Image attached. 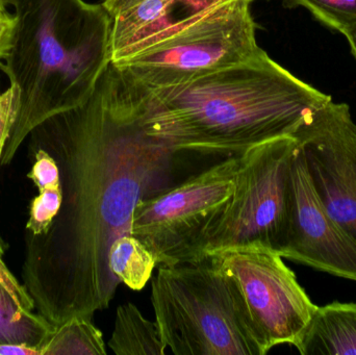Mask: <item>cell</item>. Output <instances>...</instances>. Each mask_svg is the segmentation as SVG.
Instances as JSON below:
<instances>
[{"label":"cell","mask_w":356,"mask_h":355,"mask_svg":"<svg viewBox=\"0 0 356 355\" xmlns=\"http://www.w3.org/2000/svg\"><path fill=\"white\" fill-rule=\"evenodd\" d=\"M104 76L85 104L29 135L31 149L56 160L62 183L47 233L25 236L21 270L35 312L52 327L108 308L120 285L108 267L111 246L131 235L136 206L168 188L172 172L175 152L106 97Z\"/></svg>","instance_id":"obj_1"},{"label":"cell","mask_w":356,"mask_h":355,"mask_svg":"<svg viewBox=\"0 0 356 355\" xmlns=\"http://www.w3.org/2000/svg\"><path fill=\"white\" fill-rule=\"evenodd\" d=\"M104 89L111 101L137 119L146 135L175 154L227 158L272 140L294 137L332 100L264 50L248 62L162 88L139 85L110 65Z\"/></svg>","instance_id":"obj_2"},{"label":"cell","mask_w":356,"mask_h":355,"mask_svg":"<svg viewBox=\"0 0 356 355\" xmlns=\"http://www.w3.org/2000/svg\"><path fill=\"white\" fill-rule=\"evenodd\" d=\"M12 47L0 69L18 92L2 165L46 119L85 104L111 65V16L83 0H13Z\"/></svg>","instance_id":"obj_3"},{"label":"cell","mask_w":356,"mask_h":355,"mask_svg":"<svg viewBox=\"0 0 356 355\" xmlns=\"http://www.w3.org/2000/svg\"><path fill=\"white\" fill-rule=\"evenodd\" d=\"M152 302L175 355H264L229 283L209 258L159 267Z\"/></svg>","instance_id":"obj_4"},{"label":"cell","mask_w":356,"mask_h":355,"mask_svg":"<svg viewBox=\"0 0 356 355\" xmlns=\"http://www.w3.org/2000/svg\"><path fill=\"white\" fill-rule=\"evenodd\" d=\"M297 146L296 138L282 137L241 154L232 195L195 244L188 262L230 249L280 254L288 233Z\"/></svg>","instance_id":"obj_5"},{"label":"cell","mask_w":356,"mask_h":355,"mask_svg":"<svg viewBox=\"0 0 356 355\" xmlns=\"http://www.w3.org/2000/svg\"><path fill=\"white\" fill-rule=\"evenodd\" d=\"M253 0H227L172 37L118 64L121 75L148 88L181 85L248 62L257 45Z\"/></svg>","instance_id":"obj_6"},{"label":"cell","mask_w":356,"mask_h":355,"mask_svg":"<svg viewBox=\"0 0 356 355\" xmlns=\"http://www.w3.org/2000/svg\"><path fill=\"white\" fill-rule=\"evenodd\" d=\"M226 277L264 355L296 346L318 306L277 252L230 249L207 256Z\"/></svg>","instance_id":"obj_7"},{"label":"cell","mask_w":356,"mask_h":355,"mask_svg":"<svg viewBox=\"0 0 356 355\" xmlns=\"http://www.w3.org/2000/svg\"><path fill=\"white\" fill-rule=\"evenodd\" d=\"M240 156L225 160L136 206L131 235L154 254L156 266L188 262L195 244L234 190Z\"/></svg>","instance_id":"obj_8"},{"label":"cell","mask_w":356,"mask_h":355,"mask_svg":"<svg viewBox=\"0 0 356 355\" xmlns=\"http://www.w3.org/2000/svg\"><path fill=\"white\" fill-rule=\"evenodd\" d=\"M294 137L324 208L356 243V124L350 108L330 100Z\"/></svg>","instance_id":"obj_9"},{"label":"cell","mask_w":356,"mask_h":355,"mask_svg":"<svg viewBox=\"0 0 356 355\" xmlns=\"http://www.w3.org/2000/svg\"><path fill=\"white\" fill-rule=\"evenodd\" d=\"M280 256L356 281V243L324 208L299 144L291 168L288 233Z\"/></svg>","instance_id":"obj_10"},{"label":"cell","mask_w":356,"mask_h":355,"mask_svg":"<svg viewBox=\"0 0 356 355\" xmlns=\"http://www.w3.org/2000/svg\"><path fill=\"white\" fill-rule=\"evenodd\" d=\"M227 0H142L111 17V64L169 39Z\"/></svg>","instance_id":"obj_11"},{"label":"cell","mask_w":356,"mask_h":355,"mask_svg":"<svg viewBox=\"0 0 356 355\" xmlns=\"http://www.w3.org/2000/svg\"><path fill=\"white\" fill-rule=\"evenodd\" d=\"M295 347L301 355H356V304L318 306Z\"/></svg>","instance_id":"obj_12"},{"label":"cell","mask_w":356,"mask_h":355,"mask_svg":"<svg viewBox=\"0 0 356 355\" xmlns=\"http://www.w3.org/2000/svg\"><path fill=\"white\" fill-rule=\"evenodd\" d=\"M108 347L117 355H164L167 346L156 321L148 320L129 302L117 308Z\"/></svg>","instance_id":"obj_13"},{"label":"cell","mask_w":356,"mask_h":355,"mask_svg":"<svg viewBox=\"0 0 356 355\" xmlns=\"http://www.w3.org/2000/svg\"><path fill=\"white\" fill-rule=\"evenodd\" d=\"M41 355H106L102 331L86 317H73L54 327L40 346Z\"/></svg>","instance_id":"obj_14"},{"label":"cell","mask_w":356,"mask_h":355,"mask_svg":"<svg viewBox=\"0 0 356 355\" xmlns=\"http://www.w3.org/2000/svg\"><path fill=\"white\" fill-rule=\"evenodd\" d=\"M156 266L154 254L134 236H122L113 242L108 251V267L119 283L129 289H143Z\"/></svg>","instance_id":"obj_15"},{"label":"cell","mask_w":356,"mask_h":355,"mask_svg":"<svg viewBox=\"0 0 356 355\" xmlns=\"http://www.w3.org/2000/svg\"><path fill=\"white\" fill-rule=\"evenodd\" d=\"M54 327L37 313L22 310L0 283V343L40 348Z\"/></svg>","instance_id":"obj_16"},{"label":"cell","mask_w":356,"mask_h":355,"mask_svg":"<svg viewBox=\"0 0 356 355\" xmlns=\"http://www.w3.org/2000/svg\"><path fill=\"white\" fill-rule=\"evenodd\" d=\"M284 6H302L320 22L343 35L356 25V0H286Z\"/></svg>","instance_id":"obj_17"},{"label":"cell","mask_w":356,"mask_h":355,"mask_svg":"<svg viewBox=\"0 0 356 355\" xmlns=\"http://www.w3.org/2000/svg\"><path fill=\"white\" fill-rule=\"evenodd\" d=\"M62 202V185L39 191V195L33 200L29 208L25 236L39 237L45 235L60 212Z\"/></svg>","instance_id":"obj_18"},{"label":"cell","mask_w":356,"mask_h":355,"mask_svg":"<svg viewBox=\"0 0 356 355\" xmlns=\"http://www.w3.org/2000/svg\"><path fill=\"white\" fill-rule=\"evenodd\" d=\"M35 163L29 177L39 191L47 188L58 187L60 183V168L56 160L43 149L35 150Z\"/></svg>","instance_id":"obj_19"},{"label":"cell","mask_w":356,"mask_h":355,"mask_svg":"<svg viewBox=\"0 0 356 355\" xmlns=\"http://www.w3.org/2000/svg\"><path fill=\"white\" fill-rule=\"evenodd\" d=\"M18 92L10 85L3 93H0V160L4 146L10 137L15 116H16Z\"/></svg>","instance_id":"obj_20"},{"label":"cell","mask_w":356,"mask_h":355,"mask_svg":"<svg viewBox=\"0 0 356 355\" xmlns=\"http://www.w3.org/2000/svg\"><path fill=\"white\" fill-rule=\"evenodd\" d=\"M3 248L0 245V283L14 298L19 306L27 312H35L33 299L23 287L22 283L12 274L3 261Z\"/></svg>","instance_id":"obj_21"},{"label":"cell","mask_w":356,"mask_h":355,"mask_svg":"<svg viewBox=\"0 0 356 355\" xmlns=\"http://www.w3.org/2000/svg\"><path fill=\"white\" fill-rule=\"evenodd\" d=\"M15 17L0 21V62L8 56L14 38Z\"/></svg>","instance_id":"obj_22"},{"label":"cell","mask_w":356,"mask_h":355,"mask_svg":"<svg viewBox=\"0 0 356 355\" xmlns=\"http://www.w3.org/2000/svg\"><path fill=\"white\" fill-rule=\"evenodd\" d=\"M0 355H41L39 348L26 344L0 343Z\"/></svg>","instance_id":"obj_23"},{"label":"cell","mask_w":356,"mask_h":355,"mask_svg":"<svg viewBox=\"0 0 356 355\" xmlns=\"http://www.w3.org/2000/svg\"><path fill=\"white\" fill-rule=\"evenodd\" d=\"M140 1H142V0H104L102 4L106 8L108 15L112 17L116 15L117 13L121 12V10H125V8H129V6H134V4Z\"/></svg>","instance_id":"obj_24"},{"label":"cell","mask_w":356,"mask_h":355,"mask_svg":"<svg viewBox=\"0 0 356 355\" xmlns=\"http://www.w3.org/2000/svg\"><path fill=\"white\" fill-rule=\"evenodd\" d=\"M344 35L347 38V41L350 45L351 51H353V56L356 58V25L353 28L349 29Z\"/></svg>","instance_id":"obj_25"},{"label":"cell","mask_w":356,"mask_h":355,"mask_svg":"<svg viewBox=\"0 0 356 355\" xmlns=\"http://www.w3.org/2000/svg\"><path fill=\"white\" fill-rule=\"evenodd\" d=\"M13 16H14V15L10 14V13L6 10V6L0 3V21L8 20V19L12 18Z\"/></svg>","instance_id":"obj_26"},{"label":"cell","mask_w":356,"mask_h":355,"mask_svg":"<svg viewBox=\"0 0 356 355\" xmlns=\"http://www.w3.org/2000/svg\"><path fill=\"white\" fill-rule=\"evenodd\" d=\"M13 0H0V3L3 4V6H6V8H8V6H10L12 4Z\"/></svg>","instance_id":"obj_27"},{"label":"cell","mask_w":356,"mask_h":355,"mask_svg":"<svg viewBox=\"0 0 356 355\" xmlns=\"http://www.w3.org/2000/svg\"></svg>","instance_id":"obj_28"}]
</instances>
